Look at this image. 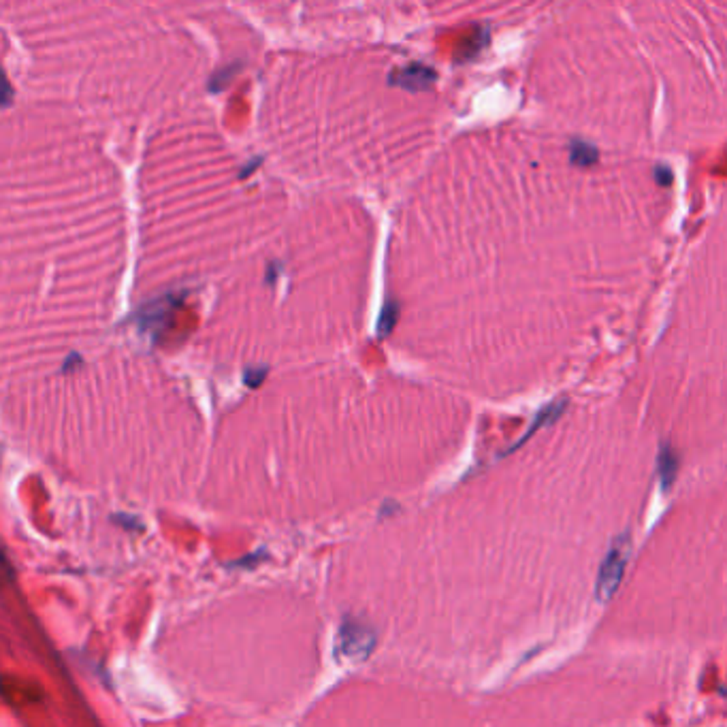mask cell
I'll use <instances>...</instances> for the list:
<instances>
[{
  "label": "cell",
  "mask_w": 727,
  "mask_h": 727,
  "mask_svg": "<svg viewBox=\"0 0 727 727\" xmlns=\"http://www.w3.org/2000/svg\"><path fill=\"white\" fill-rule=\"evenodd\" d=\"M627 557H630V538L621 536L612 548L608 550V555L599 567V576H597V599L599 601H608L615 593L623 580V572L627 565Z\"/></svg>",
  "instance_id": "1"
},
{
  "label": "cell",
  "mask_w": 727,
  "mask_h": 727,
  "mask_svg": "<svg viewBox=\"0 0 727 727\" xmlns=\"http://www.w3.org/2000/svg\"><path fill=\"white\" fill-rule=\"evenodd\" d=\"M373 646H376V634L369 625L359 623L355 619L344 621L342 630H339V651L355 659V661H363L365 657L371 655Z\"/></svg>",
  "instance_id": "2"
},
{
  "label": "cell",
  "mask_w": 727,
  "mask_h": 727,
  "mask_svg": "<svg viewBox=\"0 0 727 727\" xmlns=\"http://www.w3.org/2000/svg\"><path fill=\"white\" fill-rule=\"evenodd\" d=\"M388 82L392 86H401L405 90L418 92V90H429L431 86H433L438 82V73L425 64H409V67L397 69L390 75Z\"/></svg>",
  "instance_id": "3"
},
{
  "label": "cell",
  "mask_w": 727,
  "mask_h": 727,
  "mask_svg": "<svg viewBox=\"0 0 727 727\" xmlns=\"http://www.w3.org/2000/svg\"><path fill=\"white\" fill-rule=\"evenodd\" d=\"M657 469H659V480H661V488L670 490L672 482L676 480V471H678V457L672 450L670 444H663L659 450L657 457Z\"/></svg>",
  "instance_id": "4"
},
{
  "label": "cell",
  "mask_w": 727,
  "mask_h": 727,
  "mask_svg": "<svg viewBox=\"0 0 727 727\" xmlns=\"http://www.w3.org/2000/svg\"><path fill=\"white\" fill-rule=\"evenodd\" d=\"M569 154H572V163L578 167H591L597 160V150L580 139H574L572 145H569Z\"/></svg>",
  "instance_id": "5"
},
{
  "label": "cell",
  "mask_w": 727,
  "mask_h": 727,
  "mask_svg": "<svg viewBox=\"0 0 727 727\" xmlns=\"http://www.w3.org/2000/svg\"><path fill=\"white\" fill-rule=\"evenodd\" d=\"M397 318H399V305L395 301H388L382 311H380V318H378V335L380 337H386L388 333L392 331V326L397 324Z\"/></svg>",
  "instance_id": "6"
},
{
  "label": "cell",
  "mask_w": 727,
  "mask_h": 727,
  "mask_svg": "<svg viewBox=\"0 0 727 727\" xmlns=\"http://www.w3.org/2000/svg\"><path fill=\"white\" fill-rule=\"evenodd\" d=\"M486 43V30H482L480 34H474L471 38H467L465 41V47H461V56L459 60H467V58H471L476 51L482 49V45Z\"/></svg>",
  "instance_id": "7"
},
{
  "label": "cell",
  "mask_w": 727,
  "mask_h": 727,
  "mask_svg": "<svg viewBox=\"0 0 727 727\" xmlns=\"http://www.w3.org/2000/svg\"><path fill=\"white\" fill-rule=\"evenodd\" d=\"M11 98H13L11 84L7 82V75L0 71V107H7L11 103Z\"/></svg>",
  "instance_id": "8"
},
{
  "label": "cell",
  "mask_w": 727,
  "mask_h": 727,
  "mask_svg": "<svg viewBox=\"0 0 727 727\" xmlns=\"http://www.w3.org/2000/svg\"><path fill=\"white\" fill-rule=\"evenodd\" d=\"M657 182L661 184V186H670L672 184V171L670 169H667V167H657Z\"/></svg>",
  "instance_id": "9"
}]
</instances>
